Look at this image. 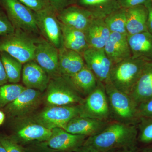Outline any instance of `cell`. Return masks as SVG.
I'll list each match as a JSON object with an SVG mask.
<instances>
[{"mask_svg": "<svg viewBox=\"0 0 152 152\" xmlns=\"http://www.w3.org/2000/svg\"><path fill=\"white\" fill-rule=\"evenodd\" d=\"M0 56L8 82L18 83L21 79L23 64L6 52H0Z\"/></svg>", "mask_w": 152, "mask_h": 152, "instance_id": "cell-27", "label": "cell"}, {"mask_svg": "<svg viewBox=\"0 0 152 152\" xmlns=\"http://www.w3.org/2000/svg\"><path fill=\"white\" fill-rule=\"evenodd\" d=\"M116 152H136V147L119 149Z\"/></svg>", "mask_w": 152, "mask_h": 152, "instance_id": "cell-41", "label": "cell"}, {"mask_svg": "<svg viewBox=\"0 0 152 152\" xmlns=\"http://www.w3.org/2000/svg\"><path fill=\"white\" fill-rule=\"evenodd\" d=\"M71 152H100L91 146L88 145H82L77 149Z\"/></svg>", "mask_w": 152, "mask_h": 152, "instance_id": "cell-40", "label": "cell"}, {"mask_svg": "<svg viewBox=\"0 0 152 152\" xmlns=\"http://www.w3.org/2000/svg\"><path fill=\"white\" fill-rule=\"evenodd\" d=\"M89 48H104L110 35L104 19L94 18L85 31Z\"/></svg>", "mask_w": 152, "mask_h": 152, "instance_id": "cell-22", "label": "cell"}, {"mask_svg": "<svg viewBox=\"0 0 152 152\" xmlns=\"http://www.w3.org/2000/svg\"><path fill=\"white\" fill-rule=\"evenodd\" d=\"M116 149H113L110 150V151H107L106 152H116Z\"/></svg>", "mask_w": 152, "mask_h": 152, "instance_id": "cell-45", "label": "cell"}, {"mask_svg": "<svg viewBox=\"0 0 152 152\" xmlns=\"http://www.w3.org/2000/svg\"><path fill=\"white\" fill-rule=\"evenodd\" d=\"M147 121L142 126L139 135V140L142 142L149 143L152 142V120Z\"/></svg>", "mask_w": 152, "mask_h": 152, "instance_id": "cell-33", "label": "cell"}, {"mask_svg": "<svg viewBox=\"0 0 152 152\" xmlns=\"http://www.w3.org/2000/svg\"><path fill=\"white\" fill-rule=\"evenodd\" d=\"M87 137L56 128L52 129L51 135L48 140L42 143L56 152H71L83 145Z\"/></svg>", "mask_w": 152, "mask_h": 152, "instance_id": "cell-12", "label": "cell"}, {"mask_svg": "<svg viewBox=\"0 0 152 152\" xmlns=\"http://www.w3.org/2000/svg\"><path fill=\"white\" fill-rule=\"evenodd\" d=\"M137 114L138 118H152V99L138 105Z\"/></svg>", "mask_w": 152, "mask_h": 152, "instance_id": "cell-34", "label": "cell"}, {"mask_svg": "<svg viewBox=\"0 0 152 152\" xmlns=\"http://www.w3.org/2000/svg\"><path fill=\"white\" fill-rule=\"evenodd\" d=\"M1 7H0V10H1Z\"/></svg>", "mask_w": 152, "mask_h": 152, "instance_id": "cell-46", "label": "cell"}, {"mask_svg": "<svg viewBox=\"0 0 152 152\" xmlns=\"http://www.w3.org/2000/svg\"><path fill=\"white\" fill-rule=\"evenodd\" d=\"M0 142L7 152H26L25 149L11 137L0 136Z\"/></svg>", "mask_w": 152, "mask_h": 152, "instance_id": "cell-30", "label": "cell"}, {"mask_svg": "<svg viewBox=\"0 0 152 152\" xmlns=\"http://www.w3.org/2000/svg\"><path fill=\"white\" fill-rule=\"evenodd\" d=\"M129 96L137 106L152 99V62L147 63Z\"/></svg>", "mask_w": 152, "mask_h": 152, "instance_id": "cell-20", "label": "cell"}, {"mask_svg": "<svg viewBox=\"0 0 152 152\" xmlns=\"http://www.w3.org/2000/svg\"><path fill=\"white\" fill-rule=\"evenodd\" d=\"M51 6L57 12L72 5L75 4L76 0H49Z\"/></svg>", "mask_w": 152, "mask_h": 152, "instance_id": "cell-35", "label": "cell"}, {"mask_svg": "<svg viewBox=\"0 0 152 152\" xmlns=\"http://www.w3.org/2000/svg\"><path fill=\"white\" fill-rule=\"evenodd\" d=\"M34 13L36 25L41 37L57 48H61L62 33L57 12L51 6Z\"/></svg>", "mask_w": 152, "mask_h": 152, "instance_id": "cell-8", "label": "cell"}, {"mask_svg": "<svg viewBox=\"0 0 152 152\" xmlns=\"http://www.w3.org/2000/svg\"><path fill=\"white\" fill-rule=\"evenodd\" d=\"M5 119V114L4 112L0 110V126L2 124Z\"/></svg>", "mask_w": 152, "mask_h": 152, "instance_id": "cell-42", "label": "cell"}, {"mask_svg": "<svg viewBox=\"0 0 152 152\" xmlns=\"http://www.w3.org/2000/svg\"><path fill=\"white\" fill-rule=\"evenodd\" d=\"M57 17L63 24L84 32L95 18L89 11L76 4L58 12Z\"/></svg>", "mask_w": 152, "mask_h": 152, "instance_id": "cell-14", "label": "cell"}, {"mask_svg": "<svg viewBox=\"0 0 152 152\" xmlns=\"http://www.w3.org/2000/svg\"><path fill=\"white\" fill-rule=\"evenodd\" d=\"M52 133V129L35 123L23 126L11 137L20 145L34 142L39 143L48 140Z\"/></svg>", "mask_w": 152, "mask_h": 152, "instance_id": "cell-18", "label": "cell"}, {"mask_svg": "<svg viewBox=\"0 0 152 152\" xmlns=\"http://www.w3.org/2000/svg\"><path fill=\"white\" fill-rule=\"evenodd\" d=\"M148 11L147 29L148 31L152 35V0L147 3L145 5Z\"/></svg>", "mask_w": 152, "mask_h": 152, "instance_id": "cell-37", "label": "cell"}, {"mask_svg": "<svg viewBox=\"0 0 152 152\" xmlns=\"http://www.w3.org/2000/svg\"><path fill=\"white\" fill-rule=\"evenodd\" d=\"M15 28L12 23L5 12L0 10V37L7 35L15 31Z\"/></svg>", "mask_w": 152, "mask_h": 152, "instance_id": "cell-31", "label": "cell"}, {"mask_svg": "<svg viewBox=\"0 0 152 152\" xmlns=\"http://www.w3.org/2000/svg\"><path fill=\"white\" fill-rule=\"evenodd\" d=\"M141 152H152V148H148L143 150Z\"/></svg>", "mask_w": 152, "mask_h": 152, "instance_id": "cell-44", "label": "cell"}, {"mask_svg": "<svg viewBox=\"0 0 152 152\" xmlns=\"http://www.w3.org/2000/svg\"><path fill=\"white\" fill-rule=\"evenodd\" d=\"M0 7L15 28L41 36L36 25L34 12L19 0H0Z\"/></svg>", "mask_w": 152, "mask_h": 152, "instance_id": "cell-6", "label": "cell"}, {"mask_svg": "<svg viewBox=\"0 0 152 152\" xmlns=\"http://www.w3.org/2000/svg\"><path fill=\"white\" fill-rule=\"evenodd\" d=\"M46 92V103L49 106L81 104L84 99L67 77L58 76L50 79Z\"/></svg>", "mask_w": 152, "mask_h": 152, "instance_id": "cell-4", "label": "cell"}, {"mask_svg": "<svg viewBox=\"0 0 152 152\" xmlns=\"http://www.w3.org/2000/svg\"><path fill=\"white\" fill-rule=\"evenodd\" d=\"M75 4L89 11L95 18L101 19L121 8L118 0H76Z\"/></svg>", "mask_w": 152, "mask_h": 152, "instance_id": "cell-25", "label": "cell"}, {"mask_svg": "<svg viewBox=\"0 0 152 152\" xmlns=\"http://www.w3.org/2000/svg\"><path fill=\"white\" fill-rule=\"evenodd\" d=\"M108 124L106 121L78 116L71 120L62 129L71 134L88 137L100 132Z\"/></svg>", "mask_w": 152, "mask_h": 152, "instance_id": "cell-16", "label": "cell"}, {"mask_svg": "<svg viewBox=\"0 0 152 152\" xmlns=\"http://www.w3.org/2000/svg\"><path fill=\"white\" fill-rule=\"evenodd\" d=\"M21 79L26 88L42 92L47 89L50 78L45 71L33 60L23 64Z\"/></svg>", "mask_w": 152, "mask_h": 152, "instance_id": "cell-15", "label": "cell"}, {"mask_svg": "<svg viewBox=\"0 0 152 152\" xmlns=\"http://www.w3.org/2000/svg\"><path fill=\"white\" fill-rule=\"evenodd\" d=\"M85 64L99 82L104 84L110 78L113 63L104 48H88L82 53Z\"/></svg>", "mask_w": 152, "mask_h": 152, "instance_id": "cell-10", "label": "cell"}, {"mask_svg": "<svg viewBox=\"0 0 152 152\" xmlns=\"http://www.w3.org/2000/svg\"><path fill=\"white\" fill-rule=\"evenodd\" d=\"M34 60L45 71L50 78L60 76L59 49L41 36L37 43Z\"/></svg>", "mask_w": 152, "mask_h": 152, "instance_id": "cell-11", "label": "cell"}, {"mask_svg": "<svg viewBox=\"0 0 152 152\" xmlns=\"http://www.w3.org/2000/svg\"><path fill=\"white\" fill-rule=\"evenodd\" d=\"M132 58L152 62V35L144 32L128 36Z\"/></svg>", "mask_w": 152, "mask_h": 152, "instance_id": "cell-21", "label": "cell"}, {"mask_svg": "<svg viewBox=\"0 0 152 152\" xmlns=\"http://www.w3.org/2000/svg\"><path fill=\"white\" fill-rule=\"evenodd\" d=\"M151 0H118L120 7L126 9L140 5H145Z\"/></svg>", "mask_w": 152, "mask_h": 152, "instance_id": "cell-36", "label": "cell"}, {"mask_svg": "<svg viewBox=\"0 0 152 152\" xmlns=\"http://www.w3.org/2000/svg\"><path fill=\"white\" fill-rule=\"evenodd\" d=\"M40 37L15 29L12 34L0 37V52H6L23 64L34 59Z\"/></svg>", "mask_w": 152, "mask_h": 152, "instance_id": "cell-2", "label": "cell"}, {"mask_svg": "<svg viewBox=\"0 0 152 152\" xmlns=\"http://www.w3.org/2000/svg\"><path fill=\"white\" fill-rule=\"evenodd\" d=\"M0 152H7V151L0 142Z\"/></svg>", "mask_w": 152, "mask_h": 152, "instance_id": "cell-43", "label": "cell"}, {"mask_svg": "<svg viewBox=\"0 0 152 152\" xmlns=\"http://www.w3.org/2000/svg\"><path fill=\"white\" fill-rule=\"evenodd\" d=\"M66 77L82 96H87L96 88L98 83L96 76L86 65L77 73Z\"/></svg>", "mask_w": 152, "mask_h": 152, "instance_id": "cell-26", "label": "cell"}, {"mask_svg": "<svg viewBox=\"0 0 152 152\" xmlns=\"http://www.w3.org/2000/svg\"><path fill=\"white\" fill-rule=\"evenodd\" d=\"M80 104L68 106H49L36 117V123L50 129L62 128L71 120L80 116Z\"/></svg>", "mask_w": 152, "mask_h": 152, "instance_id": "cell-9", "label": "cell"}, {"mask_svg": "<svg viewBox=\"0 0 152 152\" xmlns=\"http://www.w3.org/2000/svg\"><path fill=\"white\" fill-rule=\"evenodd\" d=\"M104 20L111 33L128 35L126 30V9L120 8L109 14Z\"/></svg>", "mask_w": 152, "mask_h": 152, "instance_id": "cell-28", "label": "cell"}, {"mask_svg": "<svg viewBox=\"0 0 152 152\" xmlns=\"http://www.w3.org/2000/svg\"><path fill=\"white\" fill-rule=\"evenodd\" d=\"M128 36L118 33H111L104 50L113 65L132 57Z\"/></svg>", "mask_w": 152, "mask_h": 152, "instance_id": "cell-17", "label": "cell"}, {"mask_svg": "<svg viewBox=\"0 0 152 152\" xmlns=\"http://www.w3.org/2000/svg\"><path fill=\"white\" fill-rule=\"evenodd\" d=\"M26 87L18 83L6 84L0 86V109L13 102Z\"/></svg>", "mask_w": 152, "mask_h": 152, "instance_id": "cell-29", "label": "cell"}, {"mask_svg": "<svg viewBox=\"0 0 152 152\" xmlns=\"http://www.w3.org/2000/svg\"><path fill=\"white\" fill-rule=\"evenodd\" d=\"M35 147L34 148L25 149L26 152H56L49 148L42 143L36 144Z\"/></svg>", "mask_w": 152, "mask_h": 152, "instance_id": "cell-38", "label": "cell"}, {"mask_svg": "<svg viewBox=\"0 0 152 152\" xmlns=\"http://www.w3.org/2000/svg\"><path fill=\"white\" fill-rule=\"evenodd\" d=\"M60 23L62 33L63 46L82 54L89 48L85 32Z\"/></svg>", "mask_w": 152, "mask_h": 152, "instance_id": "cell-24", "label": "cell"}, {"mask_svg": "<svg viewBox=\"0 0 152 152\" xmlns=\"http://www.w3.org/2000/svg\"><path fill=\"white\" fill-rule=\"evenodd\" d=\"M148 11L145 5L126 9V30L128 35L148 31Z\"/></svg>", "mask_w": 152, "mask_h": 152, "instance_id": "cell-23", "label": "cell"}, {"mask_svg": "<svg viewBox=\"0 0 152 152\" xmlns=\"http://www.w3.org/2000/svg\"><path fill=\"white\" fill-rule=\"evenodd\" d=\"M137 130L133 124L117 121L108 124L100 132L88 137L85 145L100 152L136 147Z\"/></svg>", "mask_w": 152, "mask_h": 152, "instance_id": "cell-1", "label": "cell"}, {"mask_svg": "<svg viewBox=\"0 0 152 152\" xmlns=\"http://www.w3.org/2000/svg\"><path fill=\"white\" fill-rule=\"evenodd\" d=\"M104 85L111 113L118 121L132 124L138 118L137 106L129 95L117 89L109 80Z\"/></svg>", "mask_w": 152, "mask_h": 152, "instance_id": "cell-5", "label": "cell"}, {"mask_svg": "<svg viewBox=\"0 0 152 152\" xmlns=\"http://www.w3.org/2000/svg\"><path fill=\"white\" fill-rule=\"evenodd\" d=\"M131 58L113 65L109 80L117 89L129 95L147 63Z\"/></svg>", "mask_w": 152, "mask_h": 152, "instance_id": "cell-3", "label": "cell"}, {"mask_svg": "<svg viewBox=\"0 0 152 152\" xmlns=\"http://www.w3.org/2000/svg\"><path fill=\"white\" fill-rule=\"evenodd\" d=\"M80 106V116L106 121L111 115L104 85L99 81L96 88L86 96Z\"/></svg>", "mask_w": 152, "mask_h": 152, "instance_id": "cell-7", "label": "cell"}, {"mask_svg": "<svg viewBox=\"0 0 152 152\" xmlns=\"http://www.w3.org/2000/svg\"><path fill=\"white\" fill-rule=\"evenodd\" d=\"M34 12L43 10L51 7L49 0H19Z\"/></svg>", "mask_w": 152, "mask_h": 152, "instance_id": "cell-32", "label": "cell"}, {"mask_svg": "<svg viewBox=\"0 0 152 152\" xmlns=\"http://www.w3.org/2000/svg\"><path fill=\"white\" fill-rule=\"evenodd\" d=\"M86 65L81 54L66 48L59 49V70L60 76L68 77L73 75Z\"/></svg>", "mask_w": 152, "mask_h": 152, "instance_id": "cell-19", "label": "cell"}, {"mask_svg": "<svg viewBox=\"0 0 152 152\" xmlns=\"http://www.w3.org/2000/svg\"><path fill=\"white\" fill-rule=\"evenodd\" d=\"M42 93L38 90L26 88L16 99L5 107V112L11 117L24 116L37 107L40 102Z\"/></svg>", "mask_w": 152, "mask_h": 152, "instance_id": "cell-13", "label": "cell"}, {"mask_svg": "<svg viewBox=\"0 0 152 152\" xmlns=\"http://www.w3.org/2000/svg\"><path fill=\"white\" fill-rule=\"evenodd\" d=\"M8 82L7 77L0 56V86L6 84Z\"/></svg>", "mask_w": 152, "mask_h": 152, "instance_id": "cell-39", "label": "cell"}]
</instances>
